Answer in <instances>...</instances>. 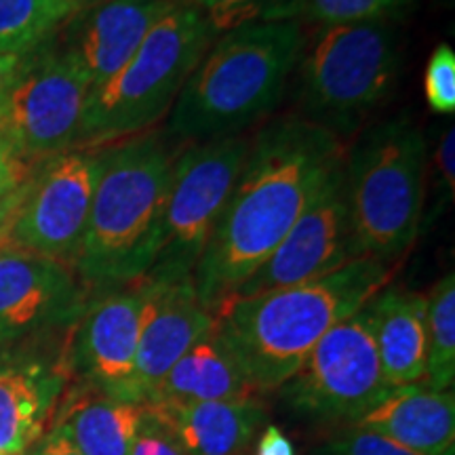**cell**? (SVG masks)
<instances>
[{
    "label": "cell",
    "mask_w": 455,
    "mask_h": 455,
    "mask_svg": "<svg viewBox=\"0 0 455 455\" xmlns=\"http://www.w3.org/2000/svg\"><path fill=\"white\" fill-rule=\"evenodd\" d=\"M346 161L344 141L301 116L264 124L198 261L192 287L213 315L275 253Z\"/></svg>",
    "instance_id": "6da1fadb"
},
{
    "label": "cell",
    "mask_w": 455,
    "mask_h": 455,
    "mask_svg": "<svg viewBox=\"0 0 455 455\" xmlns=\"http://www.w3.org/2000/svg\"><path fill=\"white\" fill-rule=\"evenodd\" d=\"M390 278V264L352 259L316 281L226 299L215 312V329L255 395L275 392L327 331L361 310Z\"/></svg>",
    "instance_id": "7a4b0ae2"
},
{
    "label": "cell",
    "mask_w": 455,
    "mask_h": 455,
    "mask_svg": "<svg viewBox=\"0 0 455 455\" xmlns=\"http://www.w3.org/2000/svg\"><path fill=\"white\" fill-rule=\"evenodd\" d=\"M304 47L298 20L221 34L171 106L169 133L192 144L243 135L281 101Z\"/></svg>",
    "instance_id": "3957f363"
},
{
    "label": "cell",
    "mask_w": 455,
    "mask_h": 455,
    "mask_svg": "<svg viewBox=\"0 0 455 455\" xmlns=\"http://www.w3.org/2000/svg\"><path fill=\"white\" fill-rule=\"evenodd\" d=\"M173 161L158 133L104 148L89 221L74 261L87 289L138 283L155 261Z\"/></svg>",
    "instance_id": "277c9868"
},
{
    "label": "cell",
    "mask_w": 455,
    "mask_h": 455,
    "mask_svg": "<svg viewBox=\"0 0 455 455\" xmlns=\"http://www.w3.org/2000/svg\"><path fill=\"white\" fill-rule=\"evenodd\" d=\"M428 146L409 114L367 129L346 155V192L358 258L395 264L419 235Z\"/></svg>",
    "instance_id": "5b68a950"
},
{
    "label": "cell",
    "mask_w": 455,
    "mask_h": 455,
    "mask_svg": "<svg viewBox=\"0 0 455 455\" xmlns=\"http://www.w3.org/2000/svg\"><path fill=\"white\" fill-rule=\"evenodd\" d=\"M215 38L190 3L169 9L127 64L89 91L78 144L112 146L156 124Z\"/></svg>",
    "instance_id": "8992f818"
},
{
    "label": "cell",
    "mask_w": 455,
    "mask_h": 455,
    "mask_svg": "<svg viewBox=\"0 0 455 455\" xmlns=\"http://www.w3.org/2000/svg\"><path fill=\"white\" fill-rule=\"evenodd\" d=\"M398 66L388 24L321 26L299 60V116L344 141L390 98Z\"/></svg>",
    "instance_id": "52a82bcc"
},
{
    "label": "cell",
    "mask_w": 455,
    "mask_h": 455,
    "mask_svg": "<svg viewBox=\"0 0 455 455\" xmlns=\"http://www.w3.org/2000/svg\"><path fill=\"white\" fill-rule=\"evenodd\" d=\"M247 135L201 141L173 161L155 261L141 281L192 283L247 156Z\"/></svg>",
    "instance_id": "ba28073f"
},
{
    "label": "cell",
    "mask_w": 455,
    "mask_h": 455,
    "mask_svg": "<svg viewBox=\"0 0 455 455\" xmlns=\"http://www.w3.org/2000/svg\"><path fill=\"white\" fill-rule=\"evenodd\" d=\"M390 390L363 306L327 331L278 395L293 413L310 422L352 426Z\"/></svg>",
    "instance_id": "9c48e42d"
},
{
    "label": "cell",
    "mask_w": 455,
    "mask_h": 455,
    "mask_svg": "<svg viewBox=\"0 0 455 455\" xmlns=\"http://www.w3.org/2000/svg\"><path fill=\"white\" fill-rule=\"evenodd\" d=\"M91 84L81 68L57 49H36L0 104V135L26 163L70 152L81 138Z\"/></svg>",
    "instance_id": "30bf717a"
},
{
    "label": "cell",
    "mask_w": 455,
    "mask_h": 455,
    "mask_svg": "<svg viewBox=\"0 0 455 455\" xmlns=\"http://www.w3.org/2000/svg\"><path fill=\"white\" fill-rule=\"evenodd\" d=\"M101 164L104 148L70 150L43 161L24 188L11 244L74 270Z\"/></svg>",
    "instance_id": "8fae6325"
},
{
    "label": "cell",
    "mask_w": 455,
    "mask_h": 455,
    "mask_svg": "<svg viewBox=\"0 0 455 455\" xmlns=\"http://www.w3.org/2000/svg\"><path fill=\"white\" fill-rule=\"evenodd\" d=\"M74 323L66 341L70 382H78L121 401L141 403L135 363L144 310V283L100 289Z\"/></svg>",
    "instance_id": "7c38bea8"
},
{
    "label": "cell",
    "mask_w": 455,
    "mask_h": 455,
    "mask_svg": "<svg viewBox=\"0 0 455 455\" xmlns=\"http://www.w3.org/2000/svg\"><path fill=\"white\" fill-rule=\"evenodd\" d=\"M87 301L70 266L11 243L0 249V348L70 331Z\"/></svg>",
    "instance_id": "4fadbf2b"
},
{
    "label": "cell",
    "mask_w": 455,
    "mask_h": 455,
    "mask_svg": "<svg viewBox=\"0 0 455 455\" xmlns=\"http://www.w3.org/2000/svg\"><path fill=\"white\" fill-rule=\"evenodd\" d=\"M352 259H358V255L352 238L346 173L341 164L308 209L299 215L275 253L230 298H251L316 281Z\"/></svg>",
    "instance_id": "5bb4252c"
},
{
    "label": "cell",
    "mask_w": 455,
    "mask_h": 455,
    "mask_svg": "<svg viewBox=\"0 0 455 455\" xmlns=\"http://www.w3.org/2000/svg\"><path fill=\"white\" fill-rule=\"evenodd\" d=\"M66 341L49 346L43 339L0 348V453L21 455L49 428L70 384Z\"/></svg>",
    "instance_id": "9a60e30c"
},
{
    "label": "cell",
    "mask_w": 455,
    "mask_h": 455,
    "mask_svg": "<svg viewBox=\"0 0 455 455\" xmlns=\"http://www.w3.org/2000/svg\"><path fill=\"white\" fill-rule=\"evenodd\" d=\"M171 0H106L76 9L64 24L57 51L81 68L91 91L127 64L148 32L173 9Z\"/></svg>",
    "instance_id": "2e32d148"
},
{
    "label": "cell",
    "mask_w": 455,
    "mask_h": 455,
    "mask_svg": "<svg viewBox=\"0 0 455 455\" xmlns=\"http://www.w3.org/2000/svg\"><path fill=\"white\" fill-rule=\"evenodd\" d=\"M141 283L146 298L135 379L146 405L171 367L215 325V315L201 304L192 283Z\"/></svg>",
    "instance_id": "e0dca14e"
},
{
    "label": "cell",
    "mask_w": 455,
    "mask_h": 455,
    "mask_svg": "<svg viewBox=\"0 0 455 455\" xmlns=\"http://www.w3.org/2000/svg\"><path fill=\"white\" fill-rule=\"evenodd\" d=\"M352 426L382 435L419 455H447L455 441L453 390H432L424 384L398 386Z\"/></svg>",
    "instance_id": "ac0fdd59"
},
{
    "label": "cell",
    "mask_w": 455,
    "mask_h": 455,
    "mask_svg": "<svg viewBox=\"0 0 455 455\" xmlns=\"http://www.w3.org/2000/svg\"><path fill=\"white\" fill-rule=\"evenodd\" d=\"M371 333L388 386L422 384L426 375V298L386 284L367 301Z\"/></svg>",
    "instance_id": "d6986e66"
},
{
    "label": "cell",
    "mask_w": 455,
    "mask_h": 455,
    "mask_svg": "<svg viewBox=\"0 0 455 455\" xmlns=\"http://www.w3.org/2000/svg\"><path fill=\"white\" fill-rule=\"evenodd\" d=\"M144 403L121 401L70 382L49 428L61 430L83 455H131Z\"/></svg>",
    "instance_id": "ffe728a7"
},
{
    "label": "cell",
    "mask_w": 455,
    "mask_h": 455,
    "mask_svg": "<svg viewBox=\"0 0 455 455\" xmlns=\"http://www.w3.org/2000/svg\"><path fill=\"white\" fill-rule=\"evenodd\" d=\"M244 398H255V390L213 325L171 367L146 405H188Z\"/></svg>",
    "instance_id": "44dd1931"
},
{
    "label": "cell",
    "mask_w": 455,
    "mask_h": 455,
    "mask_svg": "<svg viewBox=\"0 0 455 455\" xmlns=\"http://www.w3.org/2000/svg\"><path fill=\"white\" fill-rule=\"evenodd\" d=\"M180 436L190 455H241L266 422L258 398L150 405Z\"/></svg>",
    "instance_id": "7402d4cb"
},
{
    "label": "cell",
    "mask_w": 455,
    "mask_h": 455,
    "mask_svg": "<svg viewBox=\"0 0 455 455\" xmlns=\"http://www.w3.org/2000/svg\"><path fill=\"white\" fill-rule=\"evenodd\" d=\"M74 11V0H0V55L41 49Z\"/></svg>",
    "instance_id": "603a6c76"
},
{
    "label": "cell",
    "mask_w": 455,
    "mask_h": 455,
    "mask_svg": "<svg viewBox=\"0 0 455 455\" xmlns=\"http://www.w3.org/2000/svg\"><path fill=\"white\" fill-rule=\"evenodd\" d=\"M455 379V276L447 272L426 298V375L432 390H453Z\"/></svg>",
    "instance_id": "cb8c5ba5"
},
{
    "label": "cell",
    "mask_w": 455,
    "mask_h": 455,
    "mask_svg": "<svg viewBox=\"0 0 455 455\" xmlns=\"http://www.w3.org/2000/svg\"><path fill=\"white\" fill-rule=\"evenodd\" d=\"M201 11L215 36L251 24L287 21L301 15V0H188Z\"/></svg>",
    "instance_id": "d4e9b609"
},
{
    "label": "cell",
    "mask_w": 455,
    "mask_h": 455,
    "mask_svg": "<svg viewBox=\"0 0 455 455\" xmlns=\"http://www.w3.org/2000/svg\"><path fill=\"white\" fill-rule=\"evenodd\" d=\"M411 7L413 0H301V15L318 26L386 24Z\"/></svg>",
    "instance_id": "484cf974"
},
{
    "label": "cell",
    "mask_w": 455,
    "mask_h": 455,
    "mask_svg": "<svg viewBox=\"0 0 455 455\" xmlns=\"http://www.w3.org/2000/svg\"><path fill=\"white\" fill-rule=\"evenodd\" d=\"M315 455H419L375 432L341 426L315 449ZM447 455H453L447 453Z\"/></svg>",
    "instance_id": "4316f807"
},
{
    "label": "cell",
    "mask_w": 455,
    "mask_h": 455,
    "mask_svg": "<svg viewBox=\"0 0 455 455\" xmlns=\"http://www.w3.org/2000/svg\"><path fill=\"white\" fill-rule=\"evenodd\" d=\"M432 196H435V204H432L430 213L422 218V228L419 232H426L435 224V220L447 212L449 204L453 203L455 195V131L453 127H447L443 131L439 144H436L435 158H432Z\"/></svg>",
    "instance_id": "83f0119b"
},
{
    "label": "cell",
    "mask_w": 455,
    "mask_h": 455,
    "mask_svg": "<svg viewBox=\"0 0 455 455\" xmlns=\"http://www.w3.org/2000/svg\"><path fill=\"white\" fill-rule=\"evenodd\" d=\"M424 95L432 112H455V53L449 44H439L428 57L424 70Z\"/></svg>",
    "instance_id": "f1b7e54d"
},
{
    "label": "cell",
    "mask_w": 455,
    "mask_h": 455,
    "mask_svg": "<svg viewBox=\"0 0 455 455\" xmlns=\"http://www.w3.org/2000/svg\"><path fill=\"white\" fill-rule=\"evenodd\" d=\"M131 455H190L180 436L171 430L155 407L144 405L135 430Z\"/></svg>",
    "instance_id": "f546056e"
},
{
    "label": "cell",
    "mask_w": 455,
    "mask_h": 455,
    "mask_svg": "<svg viewBox=\"0 0 455 455\" xmlns=\"http://www.w3.org/2000/svg\"><path fill=\"white\" fill-rule=\"evenodd\" d=\"M34 169L36 164L26 163L0 135V203L20 192L26 181L32 178Z\"/></svg>",
    "instance_id": "4dcf8cb0"
},
{
    "label": "cell",
    "mask_w": 455,
    "mask_h": 455,
    "mask_svg": "<svg viewBox=\"0 0 455 455\" xmlns=\"http://www.w3.org/2000/svg\"><path fill=\"white\" fill-rule=\"evenodd\" d=\"M21 455H83L61 430L47 428Z\"/></svg>",
    "instance_id": "1f68e13d"
},
{
    "label": "cell",
    "mask_w": 455,
    "mask_h": 455,
    "mask_svg": "<svg viewBox=\"0 0 455 455\" xmlns=\"http://www.w3.org/2000/svg\"><path fill=\"white\" fill-rule=\"evenodd\" d=\"M32 53L0 55V104H3V100L9 95V91L13 89L15 83L21 78V74H24L28 64H30Z\"/></svg>",
    "instance_id": "d6a6232c"
},
{
    "label": "cell",
    "mask_w": 455,
    "mask_h": 455,
    "mask_svg": "<svg viewBox=\"0 0 455 455\" xmlns=\"http://www.w3.org/2000/svg\"><path fill=\"white\" fill-rule=\"evenodd\" d=\"M255 455H295V447L278 426H268L261 432Z\"/></svg>",
    "instance_id": "836d02e7"
},
{
    "label": "cell",
    "mask_w": 455,
    "mask_h": 455,
    "mask_svg": "<svg viewBox=\"0 0 455 455\" xmlns=\"http://www.w3.org/2000/svg\"><path fill=\"white\" fill-rule=\"evenodd\" d=\"M24 188H21L20 192H15L13 196L4 198V201L0 203V249H4L11 243V228H13L17 209H20L21 196H24Z\"/></svg>",
    "instance_id": "e575fe53"
},
{
    "label": "cell",
    "mask_w": 455,
    "mask_h": 455,
    "mask_svg": "<svg viewBox=\"0 0 455 455\" xmlns=\"http://www.w3.org/2000/svg\"><path fill=\"white\" fill-rule=\"evenodd\" d=\"M98 3H106V0H74L76 9L91 7V4H98ZM171 3H188V0H171Z\"/></svg>",
    "instance_id": "d590c367"
},
{
    "label": "cell",
    "mask_w": 455,
    "mask_h": 455,
    "mask_svg": "<svg viewBox=\"0 0 455 455\" xmlns=\"http://www.w3.org/2000/svg\"><path fill=\"white\" fill-rule=\"evenodd\" d=\"M0 455H7V453H0Z\"/></svg>",
    "instance_id": "8d00e7d4"
}]
</instances>
